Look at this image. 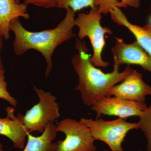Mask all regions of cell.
Returning a JSON list of instances; mask_svg holds the SVG:
<instances>
[{"label":"cell","instance_id":"24","mask_svg":"<svg viewBox=\"0 0 151 151\" xmlns=\"http://www.w3.org/2000/svg\"><path fill=\"white\" fill-rule=\"evenodd\" d=\"M150 10H151V7H150Z\"/></svg>","mask_w":151,"mask_h":151},{"label":"cell","instance_id":"20","mask_svg":"<svg viewBox=\"0 0 151 151\" xmlns=\"http://www.w3.org/2000/svg\"><path fill=\"white\" fill-rule=\"evenodd\" d=\"M3 37L0 33V73H4L2 62L1 59V52L3 45Z\"/></svg>","mask_w":151,"mask_h":151},{"label":"cell","instance_id":"6","mask_svg":"<svg viewBox=\"0 0 151 151\" xmlns=\"http://www.w3.org/2000/svg\"><path fill=\"white\" fill-rule=\"evenodd\" d=\"M56 131L64 133L65 139L57 142L55 151H95L91 132L85 125L75 119L66 118L58 122Z\"/></svg>","mask_w":151,"mask_h":151},{"label":"cell","instance_id":"19","mask_svg":"<svg viewBox=\"0 0 151 151\" xmlns=\"http://www.w3.org/2000/svg\"><path fill=\"white\" fill-rule=\"evenodd\" d=\"M121 2L126 8L128 6L137 8L140 6V0H121Z\"/></svg>","mask_w":151,"mask_h":151},{"label":"cell","instance_id":"23","mask_svg":"<svg viewBox=\"0 0 151 151\" xmlns=\"http://www.w3.org/2000/svg\"><path fill=\"white\" fill-rule=\"evenodd\" d=\"M103 151H107V150H104Z\"/></svg>","mask_w":151,"mask_h":151},{"label":"cell","instance_id":"12","mask_svg":"<svg viewBox=\"0 0 151 151\" xmlns=\"http://www.w3.org/2000/svg\"><path fill=\"white\" fill-rule=\"evenodd\" d=\"M27 5L15 0H0V33L8 40L10 37L9 25L12 20L22 17L28 19Z\"/></svg>","mask_w":151,"mask_h":151},{"label":"cell","instance_id":"3","mask_svg":"<svg viewBox=\"0 0 151 151\" xmlns=\"http://www.w3.org/2000/svg\"><path fill=\"white\" fill-rule=\"evenodd\" d=\"M102 14L97 7L91 8L88 13H80L75 19V26L78 28V37L82 40L89 38L93 48V54L90 61L96 67L105 68L109 63L103 60L102 52L105 46L106 34L112 35V30L107 27H103L100 22Z\"/></svg>","mask_w":151,"mask_h":151},{"label":"cell","instance_id":"11","mask_svg":"<svg viewBox=\"0 0 151 151\" xmlns=\"http://www.w3.org/2000/svg\"><path fill=\"white\" fill-rule=\"evenodd\" d=\"M109 13L111 14V19L115 23L129 29L134 35L138 43L151 57V25L147 24L142 27L132 24L119 8H112Z\"/></svg>","mask_w":151,"mask_h":151},{"label":"cell","instance_id":"5","mask_svg":"<svg viewBox=\"0 0 151 151\" xmlns=\"http://www.w3.org/2000/svg\"><path fill=\"white\" fill-rule=\"evenodd\" d=\"M39 101L28 110L23 117L25 127L28 133H42L49 123L59 118V108L56 97L50 92H45L33 85Z\"/></svg>","mask_w":151,"mask_h":151},{"label":"cell","instance_id":"22","mask_svg":"<svg viewBox=\"0 0 151 151\" xmlns=\"http://www.w3.org/2000/svg\"><path fill=\"white\" fill-rule=\"evenodd\" d=\"M17 2V3H20V0H15Z\"/></svg>","mask_w":151,"mask_h":151},{"label":"cell","instance_id":"1","mask_svg":"<svg viewBox=\"0 0 151 151\" xmlns=\"http://www.w3.org/2000/svg\"><path fill=\"white\" fill-rule=\"evenodd\" d=\"M75 47L78 54L73 57L71 62L78 77L76 89L80 92L83 103L91 107L98 100L108 96L109 89L123 81L133 69L128 65L119 72L120 66L114 65L112 72L104 73L91 63L85 42L77 39Z\"/></svg>","mask_w":151,"mask_h":151},{"label":"cell","instance_id":"13","mask_svg":"<svg viewBox=\"0 0 151 151\" xmlns=\"http://www.w3.org/2000/svg\"><path fill=\"white\" fill-rule=\"evenodd\" d=\"M56 125L49 123L41 134L37 137L28 133L27 142L23 151H55L57 144L53 143L57 136Z\"/></svg>","mask_w":151,"mask_h":151},{"label":"cell","instance_id":"9","mask_svg":"<svg viewBox=\"0 0 151 151\" xmlns=\"http://www.w3.org/2000/svg\"><path fill=\"white\" fill-rule=\"evenodd\" d=\"M122 82L109 89L108 96L145 103L146 97L151 95V86L144 81L142 74L137 70H132Z\"/></svg>","mask_w":151,"mask_h":151},{"label":"cell","instance_id":"7","mask_svg":"<svg viewBox=\"0 0 151 151\" xmlns=\"http://www.w3.org/2000/svg\"><path fill=\"white\" fill-rule=\"evenodd\" d=\"M147 108L145 103H139L122 99L119 97L105 96L97 101L91 107L96 113V119L101 115L118 116L127 119L131 116L139 117Z\"/></svg>","mask_w":151,"mask_h":151},{"label":"cell","instance_id":"14","mask_svg":"<svg viewBox=\"0 0 151 151\" xmlns=\"http://www.w3.org/2000/svg\"><path fill=\"white\" fill-rule=\"evenodd\" d=\"M138 129L143 132L147 141V151H151V103L139 117Z\"/></svg>","mask_w":151,"mask_h":151},{"label":"cell","instance_id":"2","mask_svg":"<svg viewBox=\"0 0 151 151\" xmlns=\"http://www.w3.org/2000/svg\"><path fill=\"white\" fill-rule=\"evenodd\" d=\"M66 10L65 18L52 29L37 32L29 31L23 26L19 18L13 19L10 23V30L15 35L13 42L15 53L21 55L31 49L40 52L46 62V77L52 70V58L55 49L73 35V28L75 26V12L70 8Z\"/></svg>","mask_w":151,"mask_h":151},{"label":"cell","instance_id":"17","mask_svg":"<svg viewBox=\"0 0 151 151\" xmlns=\"http://www.w3.org/2000/svg\"><path fill=\"white\" fill-rule=\"evenodd\" d=\"M4 73H0V98L7 101L12 106L16 107L17 105V100L11 96L7 89V83L5 81Z\"/></svg>","mask_w":151,"mask_h":151},{"label":"cell","instance_id":"16","mask_svg":"<svg viewBox=\"0 0 151 151\" xmlns=\"http://www.w3.org/2000/svg\"><path fill=\"white\" fill-rule=\"evenodd\" d=\"M100 14L106 15L109 13L113 7L126 8L119 0H96L95 4Z\"/></svg>","mask_w":151,"mask_h":151},{"label":"cell","instance_id":"10","mask_svg":"<svg viewBox=\"0 0 151 151\" xmlns=\"http://www.w3.org/2000/svg\"><path fill=\"white\" fill-rule=\"evenodd\" d=\"M6 117L0 118V135H4L12 142L16 148H24L28 133L25 127L23 115H14L15 109L12 107L6 108Z\"/></svg>","mask_w":151,"mask_h":151},{"label":"cell","instance_id":"8","mask_svg":"<svg viewBox=\"0 0 151 151\" xmlns=\"http://www.w3.org/2000/svg\"><path fill=\"white\" fill-rule=\"evenodd\" d=\"M116 43L111 49L114 65L120 66L124 64L141 66L151 73V57L137 40L125 43L123 39L115 37Z\"/></svg>","mask_w":151,"mask_h":151},{"label":"cell","instance_id":"21","mask_svg":"<svg viewBox=\"0 0 151 151\" xmlns=\"http://www.w3.org/2000/svg\"><path fill=\"white\" fill-rule=\"evenodd\" d=\"M0 151H4V146L1 142H0Z\"/></svg>","mask_w":151,"mask_h":151},{"label":"cell","instance_id":"4","mask_svg":"<svg viewBox=\"0 0 151 151\" xmlns=\"http://www.w3.org/2000/svg\"><path fill=\"white\" fill-rule=\"evenodd\" d=\"M126 120L119 118L106 121L101 119L94 120L82 118L79 122L89 128L94 141L106 143L111 151H124L122 144L127 133L138 129L137 123L127 122Z\"/></svg>","mask_w":151,"mask_h":151},{"label":"cell","instance_id":"15","mask_svg":"<svg viewBox=\"0 0 151 151\" xmlns=\"http://www.w3.org/2000/svg\"><path fill=\"white\" fill-rule=\"evenodd\" d=\"M96 0H55L56 7L65 9L70 8L75 12L87 7L95 6Z\"/></svg>","mask_w":151,"mask_h":151},{"label":"cell","instance_id":"25","mask_svg":"<svg viewBox=\"0 0 151 151\" xmlns=\"http://www.w3.org/2000/svg\"></svg>","mask_w":151,"mask_h":151},{"label":"cell","instance_id":"18","mask_svg":"<svg viewBox=\"0 0 151 151\" xmlns=\"http://www.w3.org/2000/svg\"><path fill=\"white\" fill-rule=\"evenodd\" d=\"M24 3L27 5L32 4L45 9L56 7L55 0H24Z\"/></svg>","mask_w":151,"mask_h":151}]
</instances>
